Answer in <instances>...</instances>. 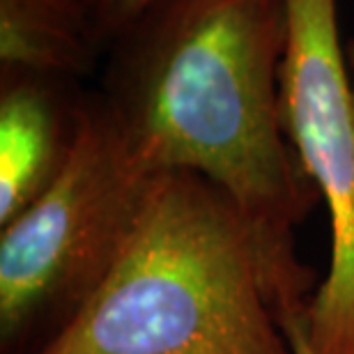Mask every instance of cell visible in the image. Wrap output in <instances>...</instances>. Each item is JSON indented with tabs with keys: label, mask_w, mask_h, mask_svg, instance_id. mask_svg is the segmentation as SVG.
<instances>
[{
	"label": "cell",
	"mask_w": 354,
	"mask_h": 354,
	"mask_svg": "<svg viewBox=\"0 0 354 354\" xmlns=\"http://www.w3.org/2000/svg\"><path fill=\"white\" fill-rule=\"evenodd\" d=\"M313 281L207 177L161 173L102 288L37 354H295Z\"/></svg>",
	"instance_id": "2"
},
{
	"label": "cell",
	"mask_w": 354,
	"mask_h": 354,
	"mask_svg": "<svg viewBox=\"0 0 354 354\" xmlns=\"http://www.w3.org/2000/svg\"><path fill=\"white\" fill-rule=\"evenodd\" d=\"M69 81L0 72V228L44 194L65 168L86 97Z\"/></svg>",
	"instance_id": "5"
},
{
	"label": "cell",
	"mask_w": 354,
	"mask_h": 354,
	"mask_svg": "<svg viewBox=\"0 0 354 354\" xmlns=\"http://www.w3.org/2000/svg\"><path fill=\"white\" fill-rule=\"evenodd\" d=\"M157 177L102 95L86 97L65 168L0 228V354H37L81 313L115 265Z\"/></svg>",
	"instance_id": "3"
},
{
	"label": "cell",
	"mask_w": 354,
	"mask_h": 354,
	"mask_svg": "<svg viewBox=\"0 0 354 354\" xmlns=\"http://www.w3.org/2000/svg\"><path fill=\"white\" fill-rule=\"evenodd\" d=\"M301 317H304V315H301ZM301 317H292V320L283 322V331L288 334L290 345H292L295 354H315L313 348H310L308 341H306V334H304Z\"/></svg>",
	"instance_id": "8"
},
{
	"label": "cell",
	"mask_w": 354,
	"mask_h": 354,
	"mask_svg": "<svg viewBox=\"0 0 354 354\" xmlns=\"http://www.w3.org/2000/svg\"><path fill=\"white\" fill-rule=\"evenodd\" d=\"M345 51H348V62H350V69H352V76H354V39L348 41V46H345Z\"/></svg>",
	"instance_id": "9"
},
{
	"label": "cell",
	"mask_w": 354,
	"mask_h": 354,
	"mask_svg": "<svg viewBox=\"0 0 354 354\" xmlns=\"http://www.w3.org/2000/svg\"><path fill=\"white\" fill-rule=\"evenodd\" d=\"M99 46L90 0H0V72L72 81Z\"/></svg>",
	"instance_id": "6"
},
{
	"label": "cell",
	"mask_w": 354,
	"mask_h": 354,
	"mask_svg": "<svg viewBox=\"0 0 354 354\" xmlns=\"http://www.w3.org/2000/svg\"><path fill=\"white\" fill-rule=\"evenodd\" d=\"M286 44L288 0H154L113 41L102 99L154 173L207 177L313 281L295 228L320 196L283 129Z\"/></svg>",
	"instance_id": "1"
},
{
	"label": "cell",
	"mask_w": 354,
	"mask_h": 354,
	"mask_svg": "<svg viewBox=\"0 0 354 354\" xmlns=\"http://www.w3.org/2000/svg\"><path fill=\"white\" fill-rule=\"evenodd\" d=\"M283 129L329 209L331 265L301 317L315 354H354V76L336 0H288Z\"/></svg>",
	"instance_id": "4"
},
{
	"label": "cell",
	"mask_w": 354,
	"mask_h": 354,
	"mask_svg": "<svg viewBox=\"0 0 354 354\" xmlns=\"http://www.w3.org/2000/svg\"><path fill=\"white\" fill-rule=\"evenodd\" d=\"M152 3L154 0H90L99 41L113 44Z\"/></svg>",
	"instance_id": "7"
}]
</instances>
